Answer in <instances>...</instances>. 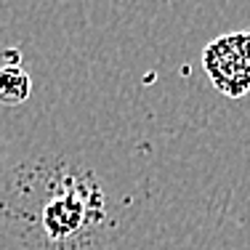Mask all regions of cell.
Segmentation results:
<instances>
[{"mask_svg":"<svg viewBox=\"0 0 250 250\" xmlns=\"http://www.w3.org/2000/svg\"><path fill=\"white\" fill-rule=\"evenodd\" d=\"M5 218L40 250L91 248L109 226V200L88 168L72 160L21 165L5 192Z\"/></svg>","mask_w":250,"mask_h":250,"instance_id":"cell-1","label":"cell"},{"mask_svg":"<svg viewBox=\"0 0 250 250\" xmlns=\"http://www.w3.org/2000/svg\"><path fill=\"white\" fill-rule=\"evenodd\" d=\"M202 69L210 85L226 99L250 93V27L218 35L202 48Z\"/></svg>","mask_w":250,"mask_h":250,"instance_id":"cell-2","label":"cell"},{"mask_svg":"<svg viewBox=\"0 0 250 250\" xmlns=\"http://www.w3.org/2000/svg\"><path fill=\"white\" fill-rule=\"evenodd\" d=\"M32 93V80L19 64H5L0 67V104L3 106H19Z\"/></svg>","mask_w":250,"mask_h":250,"instance_id":"cell-3","label":"cell"}]
</instances>
